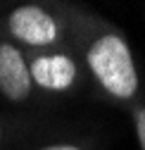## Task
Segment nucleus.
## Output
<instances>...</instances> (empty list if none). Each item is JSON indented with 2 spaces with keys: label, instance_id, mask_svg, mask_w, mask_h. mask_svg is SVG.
<instances>
[{
  "label": "nucleus",
  "instance_id": "f257e3e1",
  "mask_svg": "<svg viewBox=\"0 0 145 150\" xmlns=\"http://www.w3.org/2000/svg\"><path fill=\"white\" fill-rule=\"evenodd\" d=\"M71 22V50L88 74L90 91L102 103L129 112L145 103L136 52L126 33L86 5L67 3Z\"/></svg>",
  "mask_w": 145,
  "mask_h": 150
},
{
  "label": "nucleus",
  "instance_id": "f03ea898",
  "mask_svg": "<svg viewBox=\"0 0 145 150\" xmlns=\"http://www.w3.org/2000/svg\"><path fill=\"white\" fill-rule=\"evenodd\" d=\"M0 36L26 52L71 48L67 3H14L0 7Z\"/></svg>",
  "mask_w": 145,
  "mask_h": 150
},
{
  "label": "nucleus",
  "instance_id": "7ed1b4c3",
  "mask_svg": "<svg viewBox=\"0 0 145 150\" xmlns=\"http://www.w3.org/2000/svg\"><path fill=\"white\" fill-rule=\"evenodd\" d=\"M26 55L36 88L55 107H60L62 103H71L81 96H93L88 74L71 48H52Z\"/></svg>",
  "mask_w": 145,
  "mask_h": 150
},
{
  "label": "nucleus",
  "instance_id": "20e7f679",
  "mask_svg": "<svg viewBox=\"0 0 145 150\" xmlns=\"http://www.w3.org/2000/svg\"><path fill=\"white\" fill-rule=\"evenodd\" d=\"M0 98L12 110L52 115L57 110L36 88L29 71V55L19 45L0 36Z\"/></svg>",
  "mask_w": 145,
  "mask_h": 150
},
{
  "label": "nucleus",
  "instance_id": "39448f33",
  "mask_svg": "<svg viewBox=\"0 0 145 150\" xmlns=\"http://www.w3.org/2000/svg\"><path fill=\"white\" fill-rule=\"evenodd\" d=\"M57 129L52 115L0 110V150H31L33 138H48Z\"/></svg>",
  "mask_w": 145,
  "mask_h": 150
},
{
  "label": "nucleus",
  "instance_id": "423d86ee",
  "mask_svg": "<svg viewBox=\"0 0 145 150\" xmlns=\"http://www.w3.org/2000/svg\"><path fill=\"white\" fill-rule=\"evenodd\" d=\"M31 150H102L100 141L93 136H69L60 134L57 138L41 141L38 145H33Z\"/></svg>",
  "mask_w": 145,
  "mask_h": 150
},
{
  "label": "nucleus",
  "instance_id": "0eeeda50",
  "mask_svg": "<svg viewBox=\"0 0 145 150\" xmlns=\"http://www.w3.org/2000/svg\"><path fill=\"white\" fill-rule=\"evenodd\" d=\"M129 117H131V124H133V131H136L138 145H140V150H145V103L133 105L129 110Z\"/></svg>",
  "mask_w": 145,
  "mask_h": 150
}]
</instances>
